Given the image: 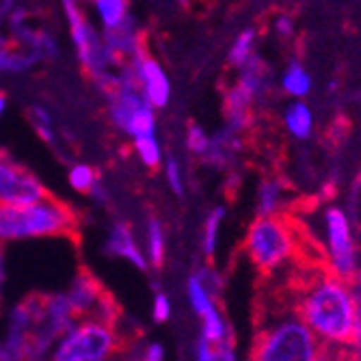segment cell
<instances>
[{
	"label": "cell",
	"instance_id": "obj_9",
	"mask_svg": "<svg viewBox=\"0 0 361 361\" xmlns=\"http://www.w3.org/2000/svg\"><path fill=\"white\" fill-rule=\"evenodd\" d=\"M322 227L326 243V271L350 283L357 277V245L348 212L340 206H326Z\"/></svg>",
	"mask_w": 361,
	"mask_h": 361
},
{
	"label": "cell",
	"instance_id": "obj_41",
	"mask_svg": "<svg viewBox=\"0 0 361 361\" xmlns=\"http://www.w3.org/2000/svg\"><path fill=\"white\" fill-rule=\"evenodd\" d=\"M74 3H78V5H82V3H93V0H74Z\"/></svg>",
	"mask_w": 361,
	"mask_h": 361
},
{
	"label": "cell",
	"instance_id": "obj_5",
	"mask_svg": "<svg viewBox=\"0 0 361 361\" xmlns=\"http://www.w3.org/2000/svg\"><path fill=\"white\" fill-rule=\"evenodd\" d=\"M243 249L259 275H277L297 257L294 227L283 216L253 219L247 227Z\"/></svg>",
	"mask_w": 361,
	"mask_h": 361
},
{
	"label": "cell",
	"instance_id": "obj_31",
	"mask_svg": "<svg viewBox=\"0 0 361 361\" xmlns=\"http://www.w3.org/2000/svg\"><path fill=\"white\" fill-rule=\"evenodd\" d=\"M171 316V303L167 294H156L154 299V320L156 322H167Z\"/></svg>",
	"mask_w": 361,
	"mask_h": 361
},
{
	"label": "cell",
	"instance_id": "obj_16",
	"mask_svg": "<svg viewBox=\"0 0 361 361\" xmlns=\"http://www.w3.org/2000/svg\"><path fill=\"white\" fill-rule=\"evenodd\" d=\"M251 104L253 97L238 85H234L232 89H227L225 93V119H227V128H232L234 133H243V130L251 123Z\"/></svg>",
	"mask_w": 361,
	"mask_h": 361
},
{
	"label": "cell",
	"instance_id": "obj_19",
	"mask_svg": "<svg viewBox=\"0 0 361 361\" xmlns=\"http://www.w3.org/2000/svg\"><path fill=\"white\" fill-rule=\"evenodd\" d=\"M238 87H243L253 100L255 97H262L269 89V72L264 68V63L257 54H253L243 68H240V76H238Z\"/></svg>",
	"mask_w": 361,
	"mask_h": 361
},
{
	"label": "cell",
	"instance_id": "obj_29",
	"mask_svg": "<svg viewBox=\"0 0 361 361\" xmlns=\"http://www.w3.org/2000/svg\"><path fill=\"white\" fill-rule=\"evenodd\" d=\"M165 171H167V182L171 186V190L176 195H182L184 192V182H182V169H180V162L176 156H169L167 158V165H165Z\"/></svg>",
	"mask_w": 361,
	"mask_h": 361
},
{
	"label": "cell",
	"instance_id": "obj_7",
	"mask_svg": "<svg viewBox=\"0 0 361 361\" xmlns=\"http://www.w3.org/2000/svg\"><path fill=\"white\" fill-rule=\"evenodd\" d=\"M121 350H130V344L121 340L117 329L95 320H80L61 338L52 361H113Z\"/></svg>",
	"mask_w": 361,
	"mask_h": 361
},
{
	"label": "cell",
	"instance_id": "obj_1",
	"mask_svg": "<svg viewBox=\"0 0 361 361\" xmlns=\"http://www.w3.org/2000/svg\"><path fill=\"white\" fill-rule=\"evenodd\" d=\"M297 310L322 346L346 348L355 344L357 299L350 283L329 271L310 273L297 299Z\"/></svg>",
	"mask_w": 361,
	"mask_h": 361
},
{
	"label": "cell",
	"instance_id": "obj_39",
	"mask_svg": "<svg viewBox=\"0 0 361 361\" xmlns=\"http://www.w3.org/2000/svg\"><path fill=\"white\" fill-rule=\"evenodd\" d=\"M5 111H7V95L0 93V117L5 115Z\"/></svg>",
	"mask_w": 361,
	"mask_h": 361
},
{
	"label": "cell",
	"instance_id": "obj_11",
	"mask_svg": "<svg viewBox=\"0 0 361 361\" xmlns=\"http://www.w3.org/2000/svg\"><path fill=\"white\" fill-rule=\"evenodd\" d=\"M130 76H133L137 89L141 91V95L147 100V104L156 111V109H165L171 100V80L165 72V68L160 65V61H156L154 56L147 54V50H143L141 54H137L135 59H130L128 63H123Z\"/></svg>",
	"mask_w": 361,
	"mask_h": 361
},
{
	"label": "cell",
	"instance_id": "obj_6",
	"mask_svg": "<svg viewBox=\"0 0 361 361\" xmlns=\"http://www.w3.org/2000/svg\"><path fill=\"white\" fill-rule=\"evenodd\" d=\"M104 97L109 102V119L119 133L133 141L156 137V113L137 89L126 65L119 68V80Z\"/></svg>",
	"mask_w": 361,
	"mask_h": 361
},
{
	"label": "cell",
	"instance_id": "obj_23",
	"mask_svg": "<svg viewBox=\"0 0 361 361\" xmlns=\"http://www.w3.org/2000/svg\"><path fill=\"white\" fill-rule=\"evenodd\" d=\"M253 46H255V30H253V28L243 30L240 35L234 39L232 48H229V52H227L229 65H234V68L240 70L243 65L255 54V52H253Z\"/></svg>",
	"mask_w": 361,
	"mask_h": 361
},
{
	"label": "cell",
	"instance_id": "obj_37",
	"mask_svg": "<svg viewBox=\"0 0 361 361\" xmlns=\"http://www.w3.org/2000/svg\"><path fill=\"white\" fill-rule=\"evenodd\" d=\"M318 361H336L334 359V353L326 348V346H322V350H320V357H318Z\"/></svg>",
	"mask_w": 361,
	"mask_h": 361
},
{
	"label": "cell",
	"instance_id": "obj_22",
	"mask_svg": "<svg viewBox=\"0 0 361 361\" xmlns=\"http://www.w3.org/2000/svg\"><path fill=\"white\" fill-rule=\"evenodd\" d=\"M225 219V208L223 206H216L208 216H206V223H204V238H202V249H204V255L208 259L214 257L216 253V245H219V229H221V223Z\"/></svg>",
	"mask_w": 361,
	"mask_h": 361
},
{
	"label": "cell",
	"instance_id": "obj_33",
	"mask_svg": "<svg viewBox=\"0 0 361 361\" xmlns=\"http://www.w3.org/2000/svg\"><path fill=\"white\" fill-rule=\"evenodd\" d=\"M275 30H277V35H281V37L294 35V20H292L290 16H277V20H275Z\"/></svg>",
	"mask_w": 361,
	"mask_h": 361
},
{
	"label": "cell",
	"instance_id": "obj_32",
	"mask_svg": "<svg viewBox=\"0 0 361 361\" xmlns=\"http://www.w3.org/2000/svg\"><path fill=\"white\" fill-rule=\"evenodd\" d=\"M195 361H216V357H214V346H212L210 342H206L204 338H200V342H197Z\"/></svg>",
	"mask_w": 361,
	"mask_h": 361
},
{
	"label": "cell",
	"instance_id": "obj_14",
	"mask_svg": "<svg viewBox=\"0 0 361 361\" xmlns=\"http://www.w3.org/2000/svg\"><path fill=\"white\" fill-rule=\"evenodd\" d=\"M106 253H109V255L123 257V259H128V262H133V264H135L137 269L147 271V259H145L143 251L137 247L135 232H133V227H130L128 221H117V223L111 227L109 243H106Z\"/></svg>",
	"mask_w": 361,
	"mask_h": 361
},
{
	"label": "cell",
	"instance_id": "obj_30",
	"mask_svg": "<svg viewBox=\"0 0 361 361\" xmlns=\"http://www.w3.org/2000/svg\"><path fill=\"white\" fill-rule=\"evenodd\" d=\"M214 357H216V361H236L238 355H236L234 338H227V340L214 344Z\"/></svg>",
	"mask_w": 361,
	"mask_h": 361
},
{
	"label": "cell",
	"instance_id": "obj_12",
	"mask_svg": "<svg viewBox=\"0 0 361 361\" xmlns=\"http://www.w3.org/2000/svg\"><path fill=\"white\" fill-rule=\"evenodd\" d=\"M102 39L106 44V48L111 50V54L123 65L130 59H135L137 54H141L145 50L143 44V32H141V24L137 22L135 16H130L121 26L113 28V30H104Z\"/></svg>",
	"mask_w": 361,
	"mask_h": 361
},
{
	"label": "cell",
	"instance_id": "obj_3",
	"mask_svg": "<svg viewBox=\"0 0 361 361\" xmlns=\"http://www.w3.org/2000/svg\"><path fill=\"white\" fill-rule=\"evenodd\" d=\"M24 238L80 240V214L54 195L26 206H0V243Z\"/></svg>",
	"mask_w": 361,
	"mask_h": 361
},
{
	"label": "cell",
	"instance_id": "obj_8",
	"mask_svg": "<svg viewBox=\"0 0 361 361\" xmlns=\"http://www.w3.org/2000/svg\"><path fill=\"white\" fill-rule=\"evenodd\" d=\"M68 299L76 320H95L113 326V329L121 324L119 303L87 267H80L76 271Z\"/></svg>",
	"mask_w": 361,
	"mask_h": 361
},
{
	"label": "cell",
	"instance_id": "obj_35",
	"mask_svg": "<svg viewBox=\"0 0 361 361\" xmlns=\"http://www.w3.org/2000/svg\"><path fill=\"white\" fill-rule=\"evenodd\" d=\"M18 7H20L18 0H0V22H7Z\"/></svg>",
	"mask_w": 361,
	"mask_h": 361
},
{
	"label": "cell",
	"instance_id": "obj_25",
	"mask_svg": "<svg viewBox=\"0 0 361 361\" xmlns=\"http://www.w3.org/2000/svg\"><path fill=\"white\" fill-rule=\"evenodd\" d=\"M28 115H30L32 128L37 130V135H39L46 143L54 145V143H56V135H54V123H52V117L48 115V111H46L44 106H32V109L28 111Z\"/></svg>",
	"mask_w": 361,
	"mask_h": 361
},
{
	"label": "cell",
	"instance_id": "obj_40",
	"mask_svg": "<svg viewBox=\"0 0 361 361\" xmlns=\"http://www.w3.org/2000/svg\"><path fill=\"white\" fill-rule=\"evenodd\" d=\"M178 3H180V5H182V7H186V5H188V3H190V0H178Z\"/></svg>",
	"mask_w": 361,
	"mask_h": 361
},
{
	"label": "cell",
	"instance_id": "obj_26",
	"mask_svg": "<svg viewBox=\"0 0 361 361\" xmlns=\"http://www.w3.org/2000/svg\"><path fill=\"white\" fill-rule=\"evenodd\" d=\"M135 149L141 158V162L149 169H158L160 160H162V152H160V143L156 137H145V139H137L135 141Z\"/></svg>",
	"mask_w": 361,
	"mask_h": 361
},
{
	"label": "cell",
	"instance_id": "obj_36",
	"mask_svg": "<svg viewBox=\"0 0 361 361\" xmlns=\"http://www.w3.org/2000/svg\"><path fill=\"white\" fill-rule=\"evenodd\" d=\"M3 290H5V253L0 247V305H3Z\"/></svg>",
	"mask_w": 361,
	"mask_h": 361
},
{
	"label": "cell",
	"instance_id": "obj_34",
	"mask_svg": "<svg viewBox=\"0 0 361 361\" xmlns=\"http://www.w3.org/2000/svg\"><path fill=\"white\" fill-rule=\"evenodd\" d=\"M141 361H165V348H162L160 344H149L143 350Z\"/></svg>",
	"mask_w": 361,
	"mask_h": 361
},
{
	"label": "cell",
	"instance_id": "obj_20",
	"mask_svg": "<svg viewBox=\"0 0 361 361\" xmlns=\"http://www.w3.org/2000/svg\"><path fill=\"white\" fill-rule=\"evenodd\" d=\"M312 87H314V80L307 74V70L303 68L301 63L292 61L288 68H286L283 76H281V89L290 97H294V100H303V97L310 95Z\"/></svg>",
	"mask_w": 361,
	"mask_h": 361
},
{
	"label": "cell",
	"instance_id": "obj_10",
	"mask_svg": "<svg viewBox=\"0 0 361 361\" xmlns=\"http://www.w3.org/2000/svg\"><path fill=\"white\" fill-rule=\"evenodd\" d=\"M50 192L26 167L0 152V206H26L46 200Z\"/></svg>",
	"mask_w": 361,
	"mask_h": 361
},
{
	"label": "cell",
	"instance_id": "obj_4",
	"mask_svg": "<svg viewBox=\"0 0 361 361\" xmlns=\"http://www.w3.org/2000/svg\"><path fill=\"white\" fill-rule=\"evenodd\" d=\"M61 9L65 22H68L70 42L80 68L89 74L93 85L106 95L119 80L121 63L111 54L102 39V30L85 13L82 5L74 3V0H61Z\"/></svg>",
	"mask_w": 361,
	"mask_h": 361
},
{
	"label": "cell",
	"instance_id": "obj_13",
	"mask_svg": "<svg viewBox=\"0 0 361 361\" xmlns=\"http://www.w3.org/2000/svg\"><path fill=\"white\" fill-rule=\"evenodd\" d=\"M290 186L281 178H264L257 184L255 192V219L279 216L288 202Z\"/></svg>",
	"mask_w": 361,
	"mask_h": 361
},
{
	"label": "cell",
	"instance_id": "obj_27",
	"mask_svg": "<svg viewBox=\"0 0 361 361\" xmlns=\"http://www.w3.org/2000/svg\"><path fill=\"white\" fill-rule=\"evenodd\" d=\"M70 184L74 186V190L78 192H91L93 186L97 184V176L91 167L87 165H74L70 169Z\"/></svg>",
	"mask_w": 361,
	"mask_h": 361
},
{
	"label": "cell",
	"instance_id": "obj_15",
	"mask_svg": "<svg viewBox=\"0 0 361 361\" xmlns=\"http://www.w3.org/2000/svg\"><path fill=\"white\" fill-rule=\"evenodd\" d=\"M240 147H243L240 135L234 133L232 128H225V130H221L219 135L210 137V145H208V149H206V154L202 158L210 167L227 169V167L234 165L236 154L240 152Z\"/></svg>",
	"mask_w": 361,
	"mask_h": 361
},
{
	"label": "cell",
	"instance_id": "obj_38",
	"mask_svg": "<svg viewBox=\"0 0 361 361\" xmlns=\"http://www.w3.org/2000/svg\"><path fill=\"white\" fill-rule=\"evenodd\" d=\"M334 359H336V361H359L355 355H353V357H346V350H342L340 355H336V353H334Z\"/></svg>",
	"mask_w": 361,
	"mask_h": 361
},
{
	"label": "cell",
	"instance_id": "obj_21",
	"mask_svg": "<svg viewBox=\"0 0 361 361\" xmlns=\"http://www.w3.org/2000/svg\"><path fill=\"white\" fill-rule=\"evenodd\" d=\"M186 290H188V303H190V307L195 310V314L200 316V318L206 316L210 310L216 307L214 297L208 292V288H206L200 279H197V275H190V277H188Z\"/></svg>",
	"mask_w": 361,
	"mask_h": 361
},
{
	"label": "cell",
	"instance_id": "obj_18",
	"mask_svg": "<svg viewBox=\"0 0 361 361\" xmlns=\"http://www.w3.org/2000/svg\"><path fill=\"white\" fill-rule=\"evenodd\" d=\"M283 126L297 141H307L314 133V113L305 102H292L283 111Z\"/></svg>",
	"mask_w": 361,
	"mask_h": 361
},
{
	"label": "cell",
	"instance_id": "obj_2",
	"mask_svg": "<svg viewBox=\"0 0 361 361\" xmlns=\"http://www.w3.org/2000/svg\"><path fill=\"white\" fill-rule=\"evenodd\" d=\"M322 344L297 310V301L262 310L251 361H318Z\"/></svg>",
	"mask_w": 361,
	"mask_h": 361
},
{
	"label": "cell",
	"instance_id": "obj_28",
	"mask_svg": "<svg viewBox=\"0 0 361 361\" xmlns=\"http://www.w3.org/2000/svg\"><path fill=\"white\" fill-rule=\"evenodd\" d=\"M210 145V137L206 135V130L197 123H190L186 130V147L195 156H204Z\"/></svg>",
	"mask_w": 361,
	"mask_h": 361
},
{
	"label": "cell",
	"instance_id": "obj_17",
	"mask_svg": "<svg viewBox=\"0 0 361 361\" xmlns=\"http://www.w3.org/2000/svg\"><path fill=\"white\" fill-rule=\"evenodd\" d=\"M93 16L102 32L121 26L130 16V0H93Z\"/></svg>",
	"mask_w": 361,
	"mask_h": 361
},
{
	"label": "cell",
	"instance_id": "obj_24",
	"mask_svg": "<svg viewBox=\"0 0 361 361\" xmlns=\"http://www.w3.org/2000/svg\"><path fill=\"white\" fill-rule=\"evenodd\" d=\"M147 257L154 269H160L165 262V234H162V225L156 216L147 223Z\"/></svg>",
	"mask_w": 361,
	"mask_h": 361
}]
</instances>
